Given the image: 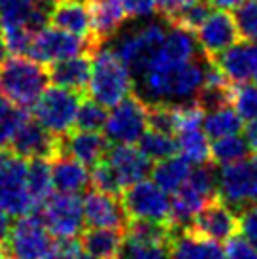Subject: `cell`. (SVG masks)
Instances as JSON below:
<instances>
[{
  "label": "cell",
  "mask_w": 257,
  "mask_h": 259,
  "mask_svg": "<svg viewBox=\"0 0 257 259\" xmlns=\"http://www.w3.org/2000/svg\"><path fill=\"white\" fill-rule=\"evenodd\" d=\"M255 79H257V76H255Z\"/></svg>",
  "instance_id": "cell-54"
},
{
  "label": "cell",
  "mask_w": 257,
  "mask_h": 259,
  "mask_svg": "<svg viewBox=\"0 0 257 259\" xmlns=\"http://www.w3.org/2000/svg\"><path fill=\"white\" fill-rule=\"evenodd\" d=\"M10 229H12L10 216L8 214H0V246H4L8 235H10Z\"/></svg>",
  "instance_id": "cell-47"
},
{
  "label": "cell",
  "mask_w": 257,
  "mask_h": 259,
  "mask_svg": "<svg viewBox=\"0 0 257 259\" xmlns=\"http://www.w3.org/2000/svg\"><path fill=\"white\" fill-rule=\"evenodd\" d=\"M108 138H104L99 131H70L61 137L59 153L76 159L85 166H95L100 163L108 151Z\"/></svg>",
  "instance_id": "cell-22"
},
{
  "label": "cell",
  "mask_w": 257,
  "mask_h": 259,
  "mask_svg": "<svg viewBox=\"0 0 257 259\" xmlns=\"http://www.w3.org/2000/svg\"><path fill=\"white\" fill-rule=\"evenodd\" d=\"M50 74L44 65L25 55H14L0 66V87L6 99L17 108H32L46 91Z\"/></svg>",
  "instance_id": "cell-3"
},
{
  "label": "cell",
  "mask_w": 257,
  "mask_h": 259,
  "mask_svg": "<svg viewBox=\"0 0 257 259\" xmlns=\"http://www.w3.org/2000/svg\"><path fill=\"white\" fill-rule=\"evenodd\" d=\"M2 36L6 42V48L14 55H27L32 44L34 32L27 29L25 25H12V27H2Z\"/></svg>",
  "instance_id": "cell-39"
},
{
  "label": "cell",
  "mask_w": 257,
  "mask_h": 259,
  "mask_svg": "<svg viewBox=\"0 0 257 259\" xmlns=\"http://www.w3.org/2000/svg\"><path fill=\"white\" fill-rule=\"evenodd\" d=\"M50 79L55 85L66 87L72 91H85L91 78V53H81L76 57L64 59L50 65Z\"/></svg>",
  "instance_id": "cell-26"
},
{
  "label": "cell",
  "mask_w": 257,
  "mask_h": 259,
  "mask_svg": "<svg viewBox=\"0 0 257 259\" xmlns=\"http://www.w3.org/2000/svg\"><path fill=\"white\" fill-rule=\"evenodd\" d=\"M42 222L51 237L61 240L76 238L83 229V202L78 193H57L44 202Z\"/></svg>",
  "instance_id": "cell-14"
},
{
  "label": "cell",
  "mask_w": 257,
  "mask_h": 259,
  "mask_svg": "<svg viewBox=\"0 0 257 259\" xmlns=\"http://www.w3.org/2000/svg\"><path fill=\"white\" fill-rule=\"evenodd\" d=\"M4 259H6V257H4ZM10 259H12V257H10Z\"/></svg>",
  "instance_id": "cell-53"
},
{
  "label": "cell",
  "mask_w": 257,
  "mask_h": 259,
  "mask_svg": "<svg viewBox=\"0 0 257 259\" xmlns=\"http://www.w3.org/2000/svg\"><path fill=\"white\" fill-rule=\"evenodd\" d=\"M195 32H197L195 38L199 44V50L208 59H214L216 55H220L229 46H233L238 38L235 17L225 10L210 12V15Z\"/></svg>",
  "instance_id": "cell-19"
},
{
  "label": "cell",
  "mask_w": 257,
  "mask_h": 259,
  "mask_svg": "<svg viewBox=\"0 0 257 259\" xmlns=\"http://www.w3.org/2000/svg\"><path fill=\"white\" fill-rule=\"evenodd\" d=\"M104 163L112 170L119 189H127L151 172V161L140 148L133 144H115L114 148H108Z\"/></svg>",
  "instance_id": "cell-16"
},
{
  "label": "cell",
  "mask_w": 257,
  "mask_h": 259,
  "mask_svg": "<svg viewBox=\"0 0 257 259\" xmlns=\"http://www.w3.org/2000/svg\"><path fill=\"white\" fill-rule=\"evenodd\" d=\"M10 108H12V106H10V101L6 99V95H4V91H2V87H0V115L6 114V112H8Z\"/></svg>",
  "instance_id": "cell-49"
},
{
  "label": "cell",
  "mask_w": 257,
  "mask_h": 259,
  "mask_svg": "<svg viewBox=\"0 0 257 259\" xmlns=\"http://www.w3.org/2000/svg\"><path fill=\"white\" fill-rule=\"evenodd\" d=\"M236 229H238V218L233 206H229L227 202H223L218 197L212 199L193 218L189 231L216 242H227L231 237H235Z\"/></svg>",
  "instance_id": "cell-15"
},
{
  "label": "cell",
  "mask_w": 257,
  "mask_h": 259,
  "mask_svg": "<svg viewBox=\"0 0 257 259\" xmlns=\"http://www.w3.org/2000/svg\"><path fill=\"white\" fill-rule=\"evenodd\" d=\"M50 21L53 27L70 32L74 36L85 38L91 42L93 50H97L93 44V21H91V10L87 0H64L57 2L51 8Z\"/></svg>",
  "instance_id": "cell-23"
},
{
  "label": "cell",
  "mask_w": 257,
  "mask_h": 259,
  "mask_svg": "<svg viewBox=\"0 0 257 259\" xmlns=\"http://www.w3.org/2000/svg\"><path fill=\"white\" fill-rule=\"evenodd\" d=\"M79 259H97V257H93V255H89V253L83 252V253H81V257H79Z\"/></svg>",
  "instance_id": "cell-51"
},
{
  "label": "cell",
  "mask_w": 257,
  "mask_h": 259,
  "mask_svg": "<svg viewBox=\"0 0 257 259\" xmlns=\"http://www.w3.org/2000/svg\"><path fill=\"white\" fill-rule=\"evenodd\" d=\"M216 195V174L206 165L191 170L182 186L172 193L170 199V223L187 225Z\"/></svg>",
  "instance_id": "cell-5"
},
{
  "label": "cell",
  "mask_w": 257,
  "mask_h": 259,
  "mask_svg": "<svg viewBox=\"0 0 257 259\" xmlns=\"http://www.w3.org/2000/svg\"><path fill=\"white\" fill-rule=\"evenodd\" d=\"M168 253V259H227L220 242L200 237L193 231H172Z\"/></svg>",
  "instance_id": "cell-25"
},
{
  "label": "cell",
  "mask_w": 257,
  "mask_h": 259,
  "mask_svg": "<svg viewBox=\"0 0 257 259\" xmlns=\"http://www.w3.org/2000/svg\"><path fill=\"white\" fill-rule=\"evenodd\" d=\"M189 2L193 0H157V12L164 17V21H168Z\"/></svg>",
  "instance_id": "cell-45"
},
{
  "label": "cell",
  "mask_w": 257,
  "mask_h": 259,
  "mask_svg": "<svg viewBox=\"0 0 257 259\" xmlns=\"http://www.w3.org/2000/svg\"><path fill=\"white\" fill-rule=\"evenodd\" d=\"M6 55H8V48H6V42H4V36L0 34V66L2 63L6 61Z\"/></svg>",
  "instance_id": "cell-50"
},
{
  "label": "cell",
  "mask_w": 257,
  "mask_h": 259,
  "mask_svg": "<svg viewBox=\"0 0 257 259\" xmlns=\"http://www.w3.org/2000/svg\"><path fill=\"white\" fill-rule=\"evenodd\" d=\"M246 142L250 146V151L257 155V123H250V127L246 131Z\"/></svg>",
  "instance_id": "cell-48"
},
{
  "label": "cell",
  "mask_w": 257,
  "mask_h": 259,
  "mask_svg": "<svg viewBox=\"0 0 257 259\" xmlns=\"http://www.w3.org/2000/svg\"><path fill=\"white\" fill-rule=\"evenodd\" d=\"M27 119H29V114L23 108H10L6 114L0 115V150L10 144L15 131L19 129Z\"/></svg>",
  "instance_id": "cell-40"
},
{
  "label": "cell",
  "mask_w": 257,
  "mask_h": 259,
  "mask_svg": "<svg viewBox=\"0 0 257 259\" xmlns=\"http://www.w3.org/2000/svg\"><path fill=\"white\" fill-rule=\"evenodd\" d=\"M246 0H210V4L214 8H218V10H225V12H229V10H236L238 6H242Z\"/></svg>",
  "instance_id": "cell-46"
},
{
  "label": "cell",
  "mask_w": 257,
  "mask_h": 259,
  "mask_svg": "<svg viewBox=\"0 0 257 259\" xmlns=\"http://www.w3.org/2000/svg\"><path fill=\"white\" fill-rule=\"evenodd\" d=\"M93 21V44L99 50L100 46L117 34L127 19V12L121 0H87Z\"/></svg>",
  "instance_id": "cell-24"
},
{
  "label": "cell",
  "mask_w": 257,
  "mask_h": 259,
  "mask_svg": "<svg viewBox=\"0 0 257 259\" xmlns=\"http://www.w3.org/2000/svg\"><path fill=\"white\" fill-rule=\"evenodd\" d=\"M121 4L128 17H136V19L151 17L157 12V0H121Z\"/></svg>",
  "instance_id": "cell-43"
},
{
  "label": "cell",
  "mask_w": 257,
  "mask_h": 259,
  "mask_svg": "<svg viewBox=\"0 0 257 259\" xmlns=\"http://www.w3.org/2000/svg\"><path fill=\"white\" fill-rule=\"evenodd\" d=\"M135 87L133 74L125 63L117 57L112 48L100 46L91 55V78H89V93L91 99L102 104L104 108H112L115 104L131 97Z\"/></svg>",
  "instance_id": "cell-2"
},
{
  "label": "cell",
  "mask_w": 257,
  "mask_h": 259,
  "mask_svg": "<svg viewBox=\"0 0 257 259\" xmlns=\"http://www.w3.org/2000/svg\"><path fill=\"white\" fill-rule=\"evenodd\" d=\"M140 150L150 161H163L166 157H172L176 153V138L170 137V133L157 129H146L140 137Z\"/></svg>",
  "instance_id": "cell-33"
},
{
  "label": "cell",
  "mask_w": 257,
  "mask_h": 259,
  "mask_svg": "<svg viewBox=\"0 0 257 259\" xmlns=\"http://www.w3.org/2000/svg\"><path fill=\"white\" fill-rule=\"evenodd\" d=\"M166 25L164 23H148V25H142L140 29H135L131 30V32H127V34H123L115 42V46H112V50L117 53V57L121 59L123 63H125V66L131 70L133 79L148 66L151 57L159 50V46L163 44L166 29H168Z\"/></svg>",
  "instance_id": "cell-10"
},
{
  "label": "cell",
  "mask_w": 257,
  "mask_h": 259,
  "mask_svg": "<svg viewBox=\"0 0 257 259\" xmlns=\"http://www.w3.org/2000/svg\"><path fill=\"white\" fill-rule=\"evenodd\" d=\"M216 191L233 208H244L257 202V155L238 163L222 165L216 174Z\"/></svg>",
  "instance_id": "cell-9"
},
{
  "label": "cell",
  "mask_w": 257,
  "mask_h": 259,
  "mask_svg": "<svg viewBox=\"0 0 257 259\" xmlns=\"http://www.w3.org/2000/svg\"><path fill=\"white\" fill-rule=\"evenodd\" d=\"M233 17L238 34H242L248 42L257 44V0H246L242 6L236 8Z\"/></svg>",
  "instance_id": "cell-38"
},
{
  "label": "cell",
  "mask_w": 257,
  "mask_h": 259,
  "mask_svg": "<svg viewBox=\"0 0 257 259\" xmlns=\"http://www.w3.org/2000/svg\"><path fill=\"white\" fill-rule=\"evenodd\" d=\"M83 252L97 259H119L123 246L121 229H87L81 235Z\"/></svg>",
  "instance_id": "cell-28"
},
{
  "label": "cell",
  "mask_w": 257,
  "mask_h": 259,
  "mask_svg": "<svg viewBox=\"0 0 257 259\" xmlns=\"http://www.w3.org/2000/svg\"><path fill=\"white\" fill-rule=\"evenodd\" d=\"M51 2H55V4H57V2H64V0H51Z\"/></svg>",
  "instance_id": "cell-52"
},
{
  "label": "cell",
  "mask_w": 257,
  "mask_h": 259,
  "mask_svg": "<svg viewBox=\"0 0 257 259\" xmlns=\"http://www.w3.org/2000/svg\"><path fill=\"white\" fill-rule=\"evenodd\" d=\"M83 218L93 229H123L127 227V212L115 193L91 189L83 197Z\"/></svg>",
  "instance_id": "cell-17"
},
{
  "label": "cell",
  "mask_w": 257,
  "mask_h": 259,
  "mask_svg": "<svg viewBox=\"0 0 257 259\" xmlns=\"http://www.w3.org/2000/svg\"><path fill=\"white\" fill-rule=\"evenodd\" d=\"M231 102L246 123H257V83H236L231 91Z\"/></svg>",
  "instance_id": "cell-35"
},
{
  "label": "cell",
  "mask_w": 257,
  "mask_h": 259,
  "mask_svg": "<svg viewBox=\"0 0 257 259\" xmlns=\"http://www.w3.org/2000/svg\"><path fill=\"white\" fill-rule=\"evenodd\" d=\"M250 155V146L246 142V138L238 135L223 137L214 140V144L210 146V159H214L218 165H231L238 163Z\"/></svg>",
  "instance_id": "cell-34"
},
{
  "label": "cell",
  "mask_w": 257,
  "mask_h": 259,
  "mask_svg": "<svg viewBox=\"0 0 257 259\" xmlns=\"http://www.w3.org/2000/svg\"><path fill=\"white\" fill-rule=\"evenodd\" d=\"M61 137L51 135L38 121L27 119L10 140V148L23 159H50L59 155Z\"/></svg>",
  "instance_id": "cell-18"
},
{
  "label": "cell",
  "mask_w": 257,
  "mask_h": 259,
  "mask_svg": "<svg viewBox=\"0 0 257 259\" xmlns=\"http://www.w3.org/2000/svg\"><path fill=\"white\" fill-rule=\"evenodd\" d=\"M150 106L140 97H127L119 104L112 106L108 114L104 131L106 138L114 144H135L148 129Z\"/></svg>",
  "instance_id": "cell-13"
},
{
  "label": "cell",
  "mask_w": 257,
  "mask_h": 259,
  "mask_svg": "<svg viewBox=\"0 0 257 259\" xmlns=\"http://www.w3.org/2000/svg\"><path fill=\"white\" fill-rule=\"evenodd\" d=\"M27 161L14 151L0 150V214H34V204L27 189Z\"/></svg>",
  "instance_id": "cell-4"
},
{
  "label": "cell",
  "mask_w": 257,
  "mask_h": 259,
  "mask_svg": "<svg viewBox=\"0 0 257 259\" xmlns=\"http://www.w3.org/2000/svg\"><path fill=\"white\" fill-rule=\"evenodd\" d=\"M153 182L166 193H174L191 174V163L182 157H166L163 161H157V165L151 168Z\"/></svg>",
  "instance_id": "cell-29"
},
{
  "label": "cell",
  "mask_w": 257,
  "mask_h": 259,
  "mask_svg": "<svg viewBox=\"0 0 257 259\" xmlns=\"http://www.w3.org/2000/svg\"><path fill=\"white\" fill-rule=\"evenodd\" d=\"M123 206L131 220L151 223H170V199L153 180H140L123 193Z\"/></svg>",
  "instance_id": "cell-11"
},
{
  "label": "cell",
  "mask_w": 257,
  "mask_h": 259,
  "mask_svg": "<svg viewBox=\"0 0 257 259\" xmlns=\"http://www.w3.org/2000/svg\"><path fill=\"white\" fill-rule=\"evenodd\" d=\"M51 0H0V27L25 25L32 32L48 27Z\"/></svg>",
  "instance_id": "cell-21"
},
{
  "label": "cell",
  "mask_w": 257,
  "mask_h": 259,
  "mask_svg": "<svg viewBox=\"0 0 257 259\" xmlns=\"http://www.w3.org/2000/svg\"><path fill=\"white\" fill-rule=\"evenodd\" d=\"M93 51L91 42L85 38L74 36L57 27H44L34 34L27 55L40 65H53V63L76 57L81 53L93 55Z\"/></svg>",
  "instance_id": "cell-12"
},
{
  "label": "cell",
  "mask_w": 257,
  "mask_h": 259,
  "mask_svg": "<svg viewBox=\"0 0 257 259\" xmlns=\"http://www.w3.org/2000/svg\"><path fill=\"white\" fill-rule=\"evenodd\" d=\"M81 253H83L81 244L74 242V238H70V240H63L61 244L53 246L48 259H79Z\"/></svg>",
  "instance_id": "cell-44"
},
{
  "label": "cell",
  "mask_w": 257,
  "mask_h": 259,
  "mask_svg": "<svg viewBox=\"0 0 257 259\" xmlns=\"http://www.w3.org/2000/svg\"><path fill=\"white\" fill-rule=\"evenodd\" d=\"M27 189L34 210L42 208L44 202L51 197L53 178H51V166L46 159H30V163L27 165Z\"/></svg>",
  "instance_id": "cell-32"
},
{
  "label": "cell",
  "mask_w": 257,
  "mask_h": 259,
  "mask_svg": "<svg viewBox=\"0 0 257 259\" xmlns=\"http://www.w3.org/2000/svg\"><path fill=\"white\" fill-rule=\"evenodd\" d=\"M225 255L227 259H257V248L244 237H231L225 244Z\"/></svg>",
  "instance_id": "cell-42"
},
{
  "label": "cell",
  "mask_w": 257,
  "mask_h": 259,
  "mask_svg": "<svg viewBox=\"0 0 257 259\" xmlns=\"http://www.w3.org/2000/svg\"><path fill=\"white\" fill-rule=\"evenodd\" d=\"M53 187L59 193H79L91 184V172L83 163L59 153L51 165Z\"/></svg>",
  "instance_id": "cell-27"
},
{
  "label": "cell",
  "mask_w": 257,
  "mask_h": 259,
  "mask_svg": "<svg viewBox=\"0 0 257 259\" xmlns=\"http://www.w3.org/2000/svg\"><path fill=\"white\" fill-rule=\"evenodd\" d=\"M210 12H212L210 0H193V2L187 4V6L182 8L178 14L174 15L172 19H168L166 23L195 32V30L202 25V21L210 15Z\"/></svg>",
  "instance_id": "cell-36"
},
{
  "label": "cell",
  "mask_w": 257,
  "mask_h": 259,
  "mask_svg": "<svg viewBox=\"0 0 257 259\" xmlns=\"http://www.w3.org/2000/svg\"><path fill=\"white\" fill-rule=\"evenodd\" d=\"M210 59L200 53L195 59L174 66L148 68L136 76L135 85L138 97L148 106L153 104H186L199 97L206 78V66Z\"/></svg>",
  "instance_id": "cell-1"
},
{
  "label": "cell",
  "mask_w": 257,
  "mask_h": 259,
  "mask_svg": "<svg viewBox=\"0 0 257 259\" xmlns=\"http://www.w3.org/2000/svg\"><path fill=\"white\" fill-rule=\"evenodd\" d=\"M242 117L236 114L235 108H231V104L220 106V108L208 110L202 119V129L206 133V137L223 138L231 137V135H238L242 131Z\"/></svg>",
  "instance_id": "cell-30"
},
{
  "label": "cell",
  "mask_w": 257,
  "mask_h": 259,
  "mask_svg": "<svg viewBox=\"0 0 257 259\" xmlns=\"http://www.w3.org/2000/svg\"><path fill=\"white\" fill-rule=\"evenodd\" d=\"M176 151L193 165H206L210 161V144L204 129L195 127L176 133Z\"/></svg>",
  "instance_id": "cell-31"
},
{
  "label": "cell",
  "mask_w": 257,
  "mask_h": 259,
  "mask_svg": "<svg viewBox=\"0 0 257 259\" xmlns=\"http://www.w3.org/2000/svg\"><path fill=\"white\" fill-rule=\"evenodd\" d=\"M51 233L38 214L19 216L4 242V253L12 259H48L53 250Z\"/></svg>",
  "instance_id": "cell-7"
},
{
  "label": "cell",
  "mask_w": 257,
  "mask_h": 259,
  "mask_svg": "<svg viewBox=\"0 0 257 259\" xmlns=\"http://www.w3.org/2000/svg\"><path fill=\"white\" fill-rule=\"evenodd\" d=\"M212 61L231 83H246L257 76V44L235 42Z\"/></svg>",
  "instance_id": "cell-20"
},
{
  "label": "cell",
  "mask_w": 257,
  "mask_h": 259,
  "mask_svg": "<svg viewBox=\"0 0 257 259\" xmlns=\"http://www.w3.org/2000/svg\"><path fill=\"white\" fill-rule=\"evenodd\" d=\"M238 229L242 233V237L253 248H257V202L244 206L242 214L238 218Z\"/></svg>",
  "instance_id": "cell-41"
},
{
  "label": "cell",
  "mask_w": 257,
  "mask_h": 259,
  "mask_svg": "<svg viewBox=\"0 0 257 259\" xmlns=\"http://www.w3.org/2000/svg\"><path fill=\"white\" fill-rule=\"evenodd\" d=\"M81 104V97L78 91L66 87L53 85L46 87V91L36 101L34 117L46 131L55 137H64L76 125V115Z\"/></svg>",
  "instance_id": "cell-6"
},
{
  "label": "cell",
  "mask_w": 257,
  "mask_h": 259,
  "mask_svg": "<svg viewBox=\"0 0 257 259\" xmlns=\"http://www.w3.org/2000/svg\"><path fill=\"white\" fill-rule=\"evenodd\" d=\"M108 112L106 108L99 104L93 99L81 101L78 108V115H76V127L81 131H100L104 129Z\"/></svg>",
  "instance_id": "cell-37"
},
{
  "label": "cell",
  "mask_w": 257,
  "mask_h": 259,
  "mask_svg": "<svg viewBox=\"0 0 257 259\" xmlns=\"http://www.w3.org/2000/svg\"><path fill=\"white\" fill-rule=\"evenodd\" d=\"M172 229L163 223L127 222L119 259H168Z\"/></svg>",
  "instance_id": "cell-8"
}]
</instances>
